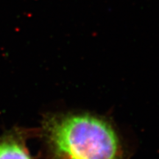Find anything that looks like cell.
Listing matches in <instances>:
<instances>
[{
	"label": "cell",
	"instance_id": "obj_2",
	"mask_svg": "<svg viewBox=\"0 0 159 159\" xmlns=\"http://www.w3.org/2000/svg\"><path fill=\"white\" fill-rule=\"evenodd\" d=\"M28 134L15 128L0 136V159H33L27 144Z\"/></svg>",
	"mask_w": 159,
	"mask_h": 159
},
{
	"label": "cell",
	"instance_id": "obj_1",
	"mask_svg": "<svg viewBox=\"0 0 159 159\" xmlns=\"http://www.w3.org/2000/svg\"><path fill=\"white\" fill-rule=\"evenodd\" d=\"M41 136L47 159H123L120 136L108 119L84 112L49 114Z\"/></svg>",
	"mask_w": 159,
	"mask_h": 159
}]
</instances>
